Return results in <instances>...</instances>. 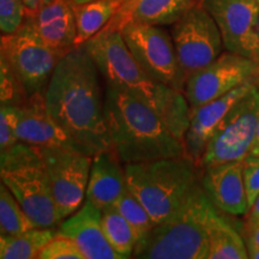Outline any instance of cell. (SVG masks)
<instances>
[{"label":"cell","instance_id":"cell-15","mask_svg":"<svg viewBox=\"0 0 259 259\" xmlns=\"http://www.w3.org/2000/svg\"><path fill=\"white\" fill-rule=\"evenodd\" d=\"M257 80H248L232 92L191 111V120L185 135V147L189 157L200 168V160L206 144L221 124L227 113L241 97L252 89ZM202 169V168H200Z\"/></svg>","mask_w":259,"mask_h":259},{"label":"cell","instance_id":"cell-43","mask_svg":"<svg viewBox=\"0 0 259 259\" xmlns=\"http://www.w3.org/2000/svg\"><path fill=\"white\" fill-rule=\"evenodd\" d=\"M197 2H198L199 4H202V3H203V0H197Z\"/></svg>","mask_w":259,"mask_h":259},{"label":"cell","instance_id":"cell-25","mask_svg":"<svg viewBox=\"0 0 259 259\" xmlns=\"http://www.w3.org/2000/svg\"><path fill=\"white\" fill-rule=\"evenodd\" d=\"M21 204L0 180V228L5 235H18L34 228Z\"/></svg>","mask_w":259,"mask_h":259},{"label":"cell","instance_id":"cell-38","mask_svg":"<svg viewBox=\"0 0 259 259\" xmlns=\"http://www.w3.org/2000/svg\"><path fill=\"white\" fill-rule=\"evenodd\" d=\"M4 233H3V231H2V228H0V241H2V239L4 238Z\"/></svg>","mask_w":259,"mask_h":259},{"label":"cell","instance_id":"cell-34","mask_svg":"<svg viewBox=\"0 0 259 259\" xmlns=\"http://www.w3.org/2000/svg\"><path fill=\"white\" fill-rule=\"evenodd\" d=\"M250 155H252V156H258L259 157V119H258L257 130H255L253 144H252Z\"/></svg>","mask_w":259,"mask_h":259},{"label":"cell","instance_id":"cell-5","mask_svg":"<svg viewBox=\"0 0 259 259\" xmlns=\"http://www.w3.org/2000/svg\"><path fill=\"white\" fill-rule=\"evenodd\" d=\"M126 186L154 225L169 218L200 183V168L186 157L125 163Z\"/></svg>","mask_w":259,"mask_h":259},{"label":"cell","instance_id":"cell-29","mask_svg":"<svg viewBox=\"0 0 259 259\" xmlns=\"http://www.w3.org/2000/svg\"><path fill=\"white\" fill-rule=\"evenodd\" d=\"M25 8L22 0H0V32L11 34L23 24Z\"/></svg>","mask_w":259,"mask_h":259},{"label":"cell","instance_id":"cell-4","mask_svg":"<svg viewBox=\"0 0 259 259\" xmlns=\"http://www.w3.org/2000/svg\"><path fill=\"white\" fill-rule=\"evenodd\" d=\"M213 209L199 183L176 212L136 244L132 258L208 259V222Z\"/></svg>","mask_w":259,"mask_h":259},{"label":"cell","instance_id":"cell-22","mask_svg":"<svg viewBox=\"0 0 259 259\" xmlns=\"http://www.w3.org/2000/svg\"><path fill=\"white\" fill-rule=\"evenodd\" d=\"M76 18V47L101 31L122 6L120 0H92L82 4H71Z\"/></svg>","mask_w":259,"mask_h":259},{"label":"cell","instance_id":"cell-6","mask_svg":"<svg viewBox=\"0 0 259 259\" xmlns=\"http://www.w3.org/2000/svg\"><path fill=\"white\" fill-rule=\"evenodd\" d=\"M0 180L11 191L37 228H56L61 221L44 161L37 149L17 143L0 153Z\"/></svg>","mask_w":259,"mask_h":259},{"label":"cell","instance_id":"cell-14","mask_svg":"<svg viewBox=\"0 0 259 259\" xmlns=\"http://www.w3.org/2000/svg\"><path fill=\"white\" fill-rule=\"evenodd\" d=\"M16 137L18 142L31 147L66 148L80 151L69 135L52 118L44 93L32 94L18 106Z\"/></svg>","mask_w":259,"mask_h":259},{"label":"cell","instance_id":"cell-3","mask_svg":"<svg viewBox=\"0 0 259 259\" xmlns=\"http://www.w3.org/2000/svg\"><path fill=\"white\" fill-rule=\"evenodd\" d=\"M105 116L112 149L124 163L190 158L185 143L171 134L160 115L126 90L107 84Z\"/></svg>","mask_w":259,"mask_h":259},{"label":"cell","instance_id":"cell-23","mask_svg":"<svg viewBox=\"0 0 259 259\" xmlns=\"http://www.w3.org/2000/svg\"><path fill=\"white\" fill-rule=\"evenodd\" d=\"M57 234L56 228H34L18 235H4L0 259H34Z\"/></svg>","mask_w":259,"mask_h":259},{"label":"cell","instance_id":"cell-13","mask_svg":"<svg viewBox=\"0 0 259 259\" xmlns=\"http://www.w3.org/2000/svg\"><path fill=\"white\" fill-rule=\"evenodd\" d=\"M202 5L218 24L223 47L232 53L258 61L257 0H203Z\"/></svg>","mask_w":259,"mask_h":259},{"label":"cell","instance_id":"cell-37","mask_svg":"<svg viewBox=\"0 0 259 259\" xmlns=\"http://www.w3.org/2000/svg\"><path fill=\"white\" fill-rule=\"evenodd\" d=\"M70 4H82V3H87V2H92V0H67Z\"/></svg>","mask_w":259,"mask_h":259},{"label":"cell","instance_id":"cell-26","mask_svg":"<svg viewBox=\"0 0 259 259\" xmlns=\"http://www.w3.org/2000/svg\"><path fill=\"white\" fill-rule=\"evenodd\" d=\"M113 206L124 216L128 225L131 226V228L134 229L136 244L139 240H142L154 227V223L151 221L147 209L142 205L134 194L130 192L127 187L119 197L118 200L113 204Z\"/></svg>","mask_w":259,"mask_h":259},{"label":"cell","instance_id":"cell-8","mask_svg":"<svg viewBox=\"0 0 259 259\" xmlns=\"http://www.w3.org/2000/svg\"><path fill=\"white\" fill-rule=\"evenodd\" d=\"M0 50L28 96L46 90L64 57L45 44L25 21L16 31L3 35Z\"/></svg>","mask_w":259,"mask_h":259},{"label":"cell","instance_id":"cell-28","mask_svg":"<svg viewBox=\"0 0 259 259\" xmlns=\"http://www.w3.org/2000/svg\"><path fill=\"white\" fill-rule=\"evenodd\" d=\"M37 259H85L72 239L56 234L37 255Z\"/></svg>","mask_w":259,"mask_h":259},{"label":"cell","instance_id":"cell-12","mask_svg":"<svg viewBox=\"0 0 259 259\" xmlns=\"http://www.w3.org/2000/svg\"><path fill=\"white\" fill-rule=\"evenodd\" d=\"M258 78V61L227 51L208 66L191 74L185 82L184 94L192 111L226 95L242 83Z\"/></svg>","mask_w":259,"mask_h":259},{"label":"cell","instance_id":"cell-11","mask_svg":"<svg viewBox=\"0 0 259 259\" xmlns=\"http://www.w3.org/2000/svg\"><path fill=\"white\" fill-rule=\"evenodd\" d=\"M36 149L46 167L58 218L63 221L85 202L93 156L66 148Z\"/></svg>","mask_w":259,"mask_h":259},{"label":"cell","instance_id":"cell-31","mask_svg":"<svg viewBox=\"0 0 259 259\" xmlns=\"http://www.w3.org/2000/svg\"><path fill=\"white\" fill-rule=\"evenodd\" d=\"M242 176H244L246 196L248 206L253 205L259 196V157L248 155L242 161Z\"/></svg>","mask_w":259,"mask_h":259},{"label":"cell","instance_id":"cell-32","mask_svg":"<svg viewBox=\"0 0 259 259\" xmlns=\"http://www.w3.org/2000/svg\"><path fill=\"white\" fill-rule=\"evenodd\" d=\"M245 244L259 246V221H248Z\"/></svg>","mask_w":259,"mask_h":259},{"label":"cell","instance_id":"cell-20","mask_svg":"<svg viewBox=\"0 0 259 259\" xmlns=\"http://www.w3.org/2000/svg\"><path fill=\"white\" fill-rule=\"evenodd\" d=\"M198 4L197 0H135L131 4L121 6L107 27L121 30L130 22L160 27L171 25Z\"/></svg>","mask_w":259,"mask_h":259},{"label":"cell","instance_id":"cell-44","mask_svg":"<svg viewBox=\"0 0 259 259\" xmlns=\"http://www.w3.org/2000/svg\"><path fill=\"white\" fill-rule=\"evenodd\" d=\"M257 83H258V85H259V78H258V80H257Z\"/></svg>","mask_w":259,"mask_h":259},{"label":"cell","instance_id":"cell-39","mask_svg":"<svg viewBox=\"0 0 259 259\" xmlns=\"http://www.w3.org/2000/svg\"><path fill=\"white\" fill-rule=\"evenodd\" d=\"M134 2H135V0H128V2L125 3L124 5H128V4H131V3H134ZM124 5H122V6H124Z\"/></svg>","mask_w":259,"mask_h":259},{"label":"cell","instance_id":"cell-30","mask_svg":"<svg viewBox=\"0 0 259 259\" xmlns=\"http://www.w3.org/2000/svg\"><path fill=\"white\" fill-rule=\"evenodd\" d=\"M18 106L0 105V153L17 143Z\"/></svg>","mask_w":259,"mask_h":259},{"label":"cell","instance_id":"cell-45","mask_svg":"<svg viewBox=\"0 0 259 259\" xmlns=\"http://www.w3.org/2000/svg\"><path fill=\"white\" fill-rule=\"evenodd\" d=\"M257 2H258V3H259V0H257Z\"/></svg>","mask_w":259,"mask_h":259},{"label":"cell","instance_id":"cell-35","mask_svg":"<svg viewBox=\"0 0 259 259\" xmlns=\"http://www.w3.org/2000/svg\"><path fill=\"white\" fill-rule=\"evenodd\" d=\"M250 218H248V221H259V196L258 198L255 199L253 205L250 208Z\"/></svg>","mask_w":259,"mask_h":259},{"label":"cell","instance_id":"cell-2","mask_svg":"<svg viewBox=\"0 0 259 259\" xmlns=\"http://www.w3.org/2000/svg\"><path fill=\"white\" fill-rule=\"evenodd\" d=\"M83 46L107 84L126 90L150 106L171 134L185 143L191 120V108L185 94L149 76L126 46L120 30L106 25Z\"/></svg>","mask_w":259,"mask_h":259},{"label":"cell","instance_id":"cell-17","mask_svg":"<svg viewBox=\"0 0 259 259\" xmlns=\"http://www.w3.org/2000/svg\"><path fill=\"white\" fill-rule=\"evenodd\" d=\"M57 233L72 239L85 259H121L103 232L102 211L88 200L61 221Z\"/></svg>","mask_w":259,"mask_h":259},{"label":"cell","instance_id":"cell-18","mask_svg":"<svg viewBox=\"0 0 259 259\" xmlns=\"http://www.w3.org/2000/svg\"><path fill=\"white\" fill-rule=\"evenodd\" d=\"M24 21L45 44L63 56L76 47V18L67 0H51L34 12H25Z\"/></svg>","mask_w":259,"mask_h":259},{"label":"cell","instance_id":"cell-27","mask_svg":"<svg viewBox=\"0 0 259 259\" xmlns=\"http://www.w3.org/2000/svg\"><path fill=\"white\" fill-rule=\"evenodd\" d=\"M27 97L8 59L0 50V105L21 106Z\"/></svg>","mask_w":259,"mask_h":259},{"label":"cell","instance_id":"cell-40","mask_svg":"<svg viewBox=\"0 0 259 259\" xmlns=\"http://www.w3.org/2000/svg\"><path fill=\"white\" fill-rule=\"evenodd\" d=\"M2 42H3V34L0 32V46H2Z\"/></svg>","mask_w":259,"mask_h":259},{"label":"cell","instance_id":"cell-41","mask_svg":"<svg viewBox=\"0 0 259 259\" xmlns=\"http://www.w3.org/2000/svg\"><path fill=\"white\" fill-rule=\"evenodd\" d=\"M120 2L122 3V5H124V4H125V3H127V2H128V0H120Z\"/></svg>","mask_w":259,"mask_h":259},{"label":"cell","instance_id":"cell-9","mask_svg":"<svg viewBox=\"0 0 259 259\" xmlns=\"http://www.w3.org/2000/svg\"><path fill=\"white\" fill-rule=\"evenodd\" d=\"M120 31L131 54L149 76L184 93L186 79L178 61L173 38L166 29L130 22Z\"/></svg>","mask_w":259,"mask_h":259},{"label":"cell","instance_id":"cell-1","mask_svg":"<svg viewBox=\"0 0 259 259\" xmlns=\"http://www.w3.org/2000/svg\"><path fill=\"white\" fill-rule=\"evenodd\" d=\"M99 74L85 47L77 46L61 58L44 92L52 118L90 156L112 149Z\"/></svg>","mask_w":259,"mask_h":259},{"label":"cell","instance_id":"cell-21","mask_svg":"<svg viewBox=\"0 0 259 259\" xmlns=\"http://www.w3.org/2000/svg\"><path fill=\"white\" fill-rule=\"evenodd\" d=\"M208 259H247L245 241L236 229L213 209L208 222Z\"/></svg>","mask_w":259,"mask_h":259},{"label":"cell","instance_id":"cell-10","mask_svg":"<svg viewBox=\"0 0 259 259\" xmlns=\"http://www.w3.org/2000/svg\"><path fill=\"white\" fill-rule=\"evenodd\" d=\"M170 35L185 79L222 53L221 31L202 4L194 5L171 24Z\"/></svg>","mask_w":259,"mask_h":259},{"label":"cell","instance_id":"cell-36","mask_svg":"<svg viewBox=\"0 0 259 259\" xmlns=\"http://www.w3.org/2000/svg\"><path fill=\"white\" fill-rule=\"evenodd\" d=\"M246 248H247L248 258H250V259H259V246L246 244Z\"/></svg>","mask_w":259,"mask_h":259},{"label":"cell","instance_id":"cell-24","mask_svg":"<svg viewBox=\"0 0 259 259\" xmlns=\"http://www.w3.org/2000/svg\"><path fill=\"white\" fill-rule=\"evenodd\" d=\"M102 227L109 245L120 258H132L136 247L134 229L113 205L102 210Z\"/></svg>","mask_w":259,"mask_h":259},{"label":"cell","instance_id":"cell-42","mask_svg":"<svg viewBox=\"0 0 259 259\" xmlns=\"http://www.w3.org/2000/svg\"><path fill=\"white\" fill-rule=\"evenodd\" d=\"M258 34H259V15H258Z\"/></svg>","mask_w":259,"mask_h":259},{"label":"cell","instance_id":"cell-46","mask_svg":"<svg viewBox=\"0 0 259 259\" xmlns=\"http://www.w3.org/2000/svg\"><path fill=\"white\" fill-rule=\"evenodd\" d=\"M258 63H259V59H258Z\"/></svg>","mask_w":259,"mask_h":259},{"label":"cell","instance_id":"cell-33","mask_svg":"<svg viewBox=\"0 0 259 259\" xmlns=\"http://www.w3.org/2000/svg\"><path fill=\"white\" fill-rule=\"evenodd\" d=\"M22 2L24 4L25 12H34L35 10H37L44 4H47L51 0H22Z\"/></svg>","mask_w":259,"mask_h":259},{"label":"cell","instance_id":"cell-16","mask_svg":"<svg viewBox=\"0 0 259 259\" xmlns=\"http://www.w3.org/2000/svg\"><path fill=\"white\" fill-rule=\"evenodd\" d=\"M200 183L210 202L218 210L235 216L250 211L242 176V161L205 168Z\"/></svg>","mask_w":259,"mask_h":259},{"label":"cell","instance_id":"cell-19","mask_svg":"<svg viewBox=\"0 0 259 259\" xmlns=\"http://www.w3.org/2000/svg\"><path fill=\"white\" fill-rule=\"evenodd\" d=\"M126 187L125 168L115 151L111 149L94 155L85 200L102 211L118 200Z\"/></svg>","mask_w":259,"mask_h":259},{"label":"cell","instance_id":"cell-7","mask_svg":"<svg viewBox=\"0 0 259 259\" xmlns=\"http://www.w3.org/2000/svg\"><path fill=\"white\" fill-rule=\"evenodd\" d=\"M259 119V85L255 83L227 113L206 144L200 168L233 161H244L250 155Z\"/></svg>","mask_w":259,"mask_h":259}]
</instances>
